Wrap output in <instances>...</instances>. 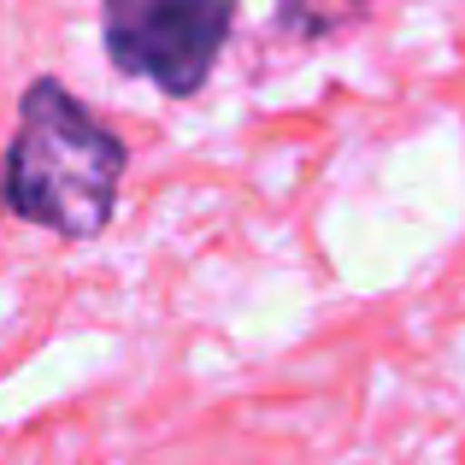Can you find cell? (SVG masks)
I'll return each mask as SVG.
<instances>
[{
  "label": "cell",
  "instance_id": "6da1fadb",
  "mask_svg": "<svg viewBox=\"0 0 465 465\" xmlns=\"http://www.w3.org/2000/svg\"><path fill=\"white\" fill-rule=\"evenodd\" d=\"M118 177H124V142L65 83H30L18 101V136L0 165L6 213L65 242H89L118 206Z\"/></svg>",
  "mask_w": 465,
  "mask_h": 465
},
{
  "label": "cell",
  "instance_id": "7a4b0ae2",
  "mask_svg": "<svg viewBox=\"0 0 465 465\" xmlns=\"http://www.w3.org/2000/svg\"><path fill=\"white\" fill-rule=\"evenodd\" d=\"M236 0H106V54L124 77H148L165 94H194L213 77Z\"/></svg>",
  "mask_w": 465,
  "mask_h": 465
},
{
  "label": "cell",
  "instance_id": "3957f363",
  "mask_svg": "<svg viewBox=\"0 0 465 465\" xmlns=\"http://www.w3.org/2000/svg\"><path fill=\"white\" fill-rule=\"evenodd\" d=\"M371 0H277V24L289 35H330L336 24L360 18Z\"/></svg>",
  "mask_w": 465,
  "mask_h": 465
}]
</instances>
